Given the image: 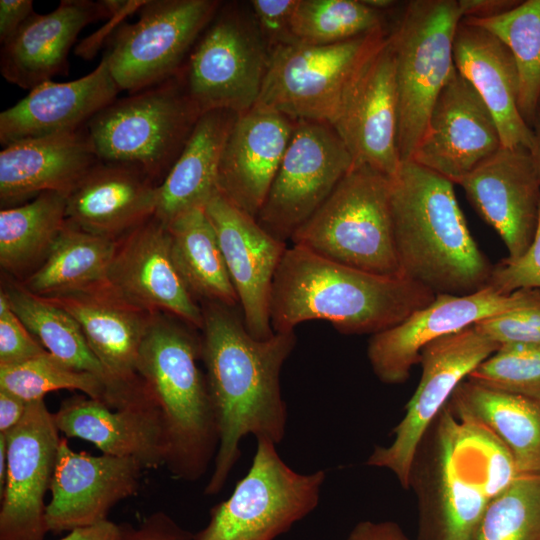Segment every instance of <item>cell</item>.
<instances>
[{
  "mask_svg": "<svg viewBox=\"0 0 540 540\" xmlns=\"http://www.w3.org/2000/svg\"><path fill=\"white\" fill-rule=\"evenodd\" d=\"M347 540H411L402 528L393 521L358 522L348 535Z\"/></svg>",
  "mask_w": 540,
  "mask_h": 540,
  "instance_id": "obj_48",
  "label": "cell"
},
{
  "mask_svg": "<svg viewBox=\"0 0 540 540\" xmlns=\"http://www.w3.org/2000/svg\"><path fill=\"white\" fill-rule=\"evenodd\" d=\"M218 0H151L120 25L104 55L120 88L134 93L177 76L210 23Z\"/></svg>",
  "mask_w": 540,
  "mask_h": 540,
  "instance_id": "obj_12",
  "label": "cell"
},
{
  "mask_svg": "<svg viewBox=\"0 0 540 540\" xmlns=\"http://www.w3.org/2000/svg\"><path fill=\"white\" fill-rule=\"evenodd\" d=\"M388 34L382 28L333 44L296 42L273 48L256 104L293 121L332 126L357 74Z\"/></svg>",
  "mask_w": 540,
  "mask_h": 540,
  "instance_id": "obj_11",
  "label": "cell"
},
{
  "mask_svg": "<svg viewBox=\"0 0 540 540\" xmlns=\"http://www.w3.org/2000/svg\"><path fill=\"white\" fill-rule=\"evenodd\" d=\"M501 147L490 110L455 70L436 99L410 161L457 184Z\"/></svg>",
  "mask_w": 540,
  "mask_h": 540,
  "instance_id": "obj_20",
  "label": "cell"
},
{
  "mask_svg": "<svg viewBox=\"0 0 540 540\" xmlns=\"http://www.w3.org/2000/svg\"><path fill=\"white\" fill-rule=\"evenodd\" d=\"M99 162L86 127L5 146L0 152L1 209L43 192L67 197Z\"/></svg>",
  "mask_w": 540,
  "mask_h": 540,
  "instance_id": "obj_27",
  "label": "cell"
},
{
  "mask_svg": "<svg viewBox=\"0 0 540 540\" xmlns=\"http://www.w3.org/2000/svg\"><path fill=\"white\" fill-rule=\"evenodd\" d=\"M7 474V441L4 434H0V496L6 483Z\"/></svg>",
  "mask_w": 540,
  "mask_h": 540,
  "instance_id": "obj_53",
  "label": "cell"
},
{
  "mask_svg": "<svg viewBox=\"0 0 540 540\" xmlns=\"http://www.w3.org/2000/svg\"><path fill=\"white\" fill-rule=\"evenodd\" d=\"M58 540H122V527L107 519L90 526L73 529Z\"/></svg>",
  "mask_w": 540,
  "mask_h": 540,
  "instance_id": "obj_51",
  "label": "cell"
},
{
  "mask_svg": "<svg viewBox=\"0 0 540 540\" xmlns=\"http://www.w3.org/2000/svg\"><path fill=\"white\" fill-rule=\"evenodd\" d=\"M0 389L31 403L44 400L50 392L68 389L106 404L105 382L89 372L75 370L47 351L22 363L0 366Z\"/></svg>",
  "mask_w": 540,
  "mask_h": 540,
  "instance_id": "obj_39",
  "label": "cell"
},
{
  "mask_svg": "<svg viewBox=\"0 0 540 540\" xmlns=\"http://www.w3.org/2000/svg\"><path fill=\"white\" fill-rule=\"evenodd\" d=\"M466 379L492 390L540 402V344L500 346Z\"/></svg>",
  "mask_w": 540,
  "mask_h": 540,
  "instance_id": "obj_41",
  "label": "cell"
},
{
  "mask_svg": "<svg viewBox=\"0 0 540 540\" xmlns=\"http://www.w3.org/2000/svg\"><path fill=\"white\" fill-rule=\"evenodd\" d=\"M65 438L93 443L103 454L132 458L144 469L165 465L166 442L157 406L113 409L104 402L76 394L53 413Z\"/></svg>",
  "mask_w": 540,
  "mask_h": 540,
  "instance_id": "obj_29",
  "label": "cell"
},
{
  "mask_svg": "<svg viewBox=\"0 0 540 540\" xmlns=\"http://www.w3.org/2000/svg\"><path fill=\"white\" fill-rule=\"evenodd\" d=\"M121 527L122 540H193L194 535L163 511L153 512L137 526Z\"/></svg>",
  "mask_w": 540,
  "mask_h": 540,
  "instance_id": "obj_46",
  "label": "cell"
},
{
  "mask_svg": "<svg viewBox=\"0 0 540 540\" xmlns=\"http://www.w3.org/2000/svg\"><path fill=\"white\" fill-rule=\"evenodd\" d=\"M270 53L251 9L221 3L178 75L201 114H238L257 103Z\"/></svg>",
  "mask_w": 540,
  "mask_h": 540,
  "instance_id": "obj_10",
  "label": "cell"
},
{
  "mask_svg": "<svg viewBox=\"0 0 540 540\" xmlns=\"http://www.w3.org/2000/svg\"><path fill=\"white\" fill-rule=\"evenodd\" d=\"M447 409L459 421L479 426L510 453L519 474L540 473V402L492 390L467 379Z\"/></svg>",
  "mask_w": 540,
  "mask_h": 540,
  "instance_id": "obj_31",
  "label": "cell"
},
{
  "mask_svg": "<svg viewBox=\"0 0 540 540\" xmlns=\"http://www.w3.org/2000/svg\"><path fill=\"white\" fill-rule=\"evenodd\" d=\"M532 129L534 132V145L531 154L540 179V111L536 115Z\"/></svg>",
  "mask_w": 540,
  "mask_h": 540,
  "instance_id": "obj_52",
  "label": "cell"
},
{
  "mask_svg": "<svg viewBox=\"0 0 540 540\" xmlns=\"http://www.w3.org/2000/svg\"><path fill=\"white\" fill-rule=\"evenodd\" d=\"M44 400L28 404L19 424L4 434L7 474L0 508V540H44L45 496L50 491L61 437Z\"/></svg>",
  "mask_w": 540,
  "mask_h": 540,
  "instance_id": "obj_17",
  "label": "cell"
},
{
  "mask_svg": "<svg viewBox=\"0 0 540 540\" xmlns=\"http://www.w3.org/2000/svg\"><path fill=\"white\" fill-rule=\"evenodd\" d=\"M247 474L230 497L210 509L193 540H275L319 504L326 473H299L280 457L276 444L256 439Z\"/></svg>",
  "mask_w": 540,
  "mask_h": 540,
  "instance_id": "obj_9",
  "label": "cell"
},
{
  "mask_svg": "<svg viewBox=\"0 0 540 540\" xmlns=\"http://www.w3.org/2000/svg\"><path fill=\"white\" fill-rule=\"evenodd\" d=\"M297 1H250L253 16L270 50L280 45L296 43L291 33V21Z\"/></svg>",
  "mask_w": 540,
  "mask_h": 540,
  "instance_id": "obj_45",
  "label": "cell"
},
{
  "mask_svg": "<svg viewBox=\"0 0 540 540\" xmlns=\"http://www.w3.org/2000/svg\"><path fill=\"white\" fill-rule=\"evenodd\" d=\"M463 19L459 0L407 2L389 33L398 99L397 144L410 161L441 90L456 70L453 44Z\"/></svg>",
  "mask_w": 540,
  "mask_h": 540,
  "instance_id": "obj_8",
  "label": "cell"
},
{
  "mask_svg": "<svg viewBox=\"0 0 540 540\" xmlns=\"http://www.w3.org/2000/svg\"><path fill=\"white\" fill-rule=\"evenodd\" d=\"M108 282L146 311L169 314L201 330V305L175 265L166 225L156 217L117 240Z\"/></svg>",
  "mask_w": 540,
  "mask_h": 540,
  "instance_id": "obj_21",
  "label": "cell"
},
{
  "mask_svg": "<svg viewBox=\"0 0 540 540\" xmlns=\"http://www.w3.org/2000/svg\"><path fill=\"white\" fill-rule=\"evenodd\" d=\"M540 290L501 294L491 286L467 295L437 294L426 307L369 339L367 356L375 376L384 384L404 383L429 343L488 317L532 303Z\"/></svg>",
  "mask_w": 540,
  "mask_h": 540,
  "instance_id": "obj_16",
  "label": "cell"
},
{
  "mask_svg": "<svg viewBox=\"0 0 540 540\" xmlns=\"http://www.w3.org/2000/svg\"><path fill=\"white\" fill-rule=\"evenodd\" d=\"M457 72L476 90L490 110L502 147L532 150L533 129L518 107V72L507 46L488 30L462 19L453 44Z\"/></svg>",
  "mask_w": 540,
  "mask_h": 540,
  "instance_id": "obj_30",
  "label": "cell"
},
{
  "mask_svg": "<svg viewBox=\"0 0 540 540\" xmlns=\"http://www.w3.org/2000/svg\"><path fill=\"white\" fill-rule=\"evenodd\" d=\"M237 113L211 110L198 118L181 153L158 186L154 217L167 225L179 214L205 207L218 192L223 147Z\"/></svg>",
  "mask_w": 540,
  "mask_h": 540,
  "instance_id": "obj_32",
  "label": "cell"
},
{
  "mask_svg": "<svg viewBox=\"0 0 540 540\" xmlns=\"http://www.w3.org/2000/svg\"><path fill=\"white\" fill-rule=\"evenodd\" d=\"M518 476L511 455L494 436L457 420L445 407L412 463L417 540H476L488 504Z\"/></svg>",
  "mask_w": 540,
  "mask_h": 540,
  "instance_id": "obj_2",
  "label": "cell"
},
{
  "mask_svg": "<svg viewBox=\"0 0 540 540\" xmlns=\"http://www.w3.org/2000/svg\"><path fill=\"white\" fill-rule=\"evenodd\" d=\"M488 286L501 294L522 289L540 290V204L531 244L521 256L515 259L506 257L494 265Z\"/></svg>",
  "mask_w": 540,
  "mask_h": 540,
  "instance_id": "obj_43",
  "label": "cell"
},
{
  "mask_svg": "<svg viewBox=\"0 0 540 540\" xmlns=\"http://www.w3.org/2000/svg\"><path fill=\"white\" fill-rule=\"evenodd\" d=\"M499 38L511 52L519 80L518 107L532 128L540 105V0L521 1L489 18H463Z\"/></svg>",
  "mask_w": 540,
  "mask_h": 540,
  "instance_id": "obj_37",
  "label": "cell"
},
{
  "mask_svg": "<svg viewBox=\"0 0 540 540\" xmlns=\"http://www.w3.org/2000/svg\"><path fill=\"white\" fill-rule=\"evenodd\" d=\"M294 125L292 119L260 104L238 113L223 147L218 192L234 206L257 218Z\"/></svg>",
  "mask_w": 540,
  "mask_h": 540,
  "instance_id": "obj_24",
  "label": "cell"
},
{
  "mask_svg": "<svg viewBox=\"0 0 540 540\" xmlns=\"http://www.w3.org/2000/svg\"><path fill=\"white\" fill-rule=\"evenodd\" d=\"M390 193L391 178L368 166H353L290 240L293 245L358 270L403 277Z\"/></svg>",
  "mask_w": 540,
  "mask_h": 540,
  "instance_id": "obj_6",
  "label": "cell"
},
{
  "mask_svg": "<svg viewBox=\"0 0 540 540\" xmlns=\"http://www.w3.org/2000/svg\"><path fill=\"white\" fill-rule=\"evenodd\" d=\"M463 18H489L514 8L521 1L514 0H459Z\"/></svg>",
  "mask_w": 540,
  "mask_h": 540,
  "instance_id": "obj_50",
  "label": "cell"
},
{
  "mask_svg": "<svg viewBox=\"0 0 540 540\" xmlns=\"http://www.w3.org/2000/svg\"><path fill=\"white\" fill-rule=\"evenodd\" d=\"M159 184L141 170L100 161L66 199V220L118 240L155 215Z\"/></svg>",
  "mask_w": 540,
  "mask_h": 540,
  "instance_id": "obj_28",
  "label": "cell"
},
{
  "mask_svg": "<svg viewBox=\"0 0 540 540\" xmlns=\"http://www.w3.org/2000/svg\"><path fill=\"white\" fill-rule=\"evenodd\" d=\"M353 167L345 144L327 123L297 120L257 216L271 235L291 239Z\"/></svg>",
  "mask_w": 540,
  "mask_h": 540,
  "instance_id": "obj_14",
  "label": "cell"
},
{
  "mask_svg": "<svg viewBox=\"0 0 540 540\" xmlns=\"http://www.w3.org/2000/svg\"><path fill=\"white\" fill-rule=\"evenodd\" d=\"M203 313L201 360L216 415L219 446L204 493H219L241 456L247 435L276 445L285 436L287 406L280 373L296 345L294 331L253 337L236 307L200 303Z\"/></svg>",
  "mask_w": 540,
  "mask_h": 540,
  "instance_id": "obj_1",
  "label": "cell"
},
{
  "mask_svg": "<svg viewBox=\"0 0 540 540\" xmlns=\"http://www.w3.org/2000/svg\"><path fill=\"white\" fill-rule=\"evenodd\" d=\"M364 2L375 10L382 12V10L390 8L394 5V1L390 0H364Z\"/></svg>",
  "mask_w": 540,
  "mask_h": 540,
  "instance_id": "obj_54",
  "label": "cell"
},
{
  "mask_svg": "<svg viewBox=\"0 0 540 540\" xmlns=\"http://www.w3.org/2000/svg\"><path fill=\"white\" fill-rule=\"evenodd\" d=\"M200 115L177 75L116 98L85 127L100 161L135 167L160 184Z\"/></svg>",
  "mask_w": 540,
  "mask_h": 540,
  "instance_id": "obj_7",
  "label": "cell"
},
{
  "mask_svg": "<svg viewBox=\"0 0 540 540\" xmlns=\"http://www.w3.org/2000/svg\"><path fill=\"white\" fill-rule=\"evenodd\" d=\"M116 244L117 240L83 231L66 220L44 262L21 284L49 298L105 283Z\"/></svg>",
  "mask_w": 540,
  "mask_h": 540,
  "instance_id": "obj_35",
  "label": "cell"
},
{
  "mask_svg": "<svg viewBox=\"0 0 540 540\" xmlns=\"http://www.w3.org/2000/svg\"><path fill=\"white\" fill-rule=\"evenodd\" d=\"M221 248L248 332L267 339L271 325V295L276 271L288 248L257 221L219 192L204 207Z\"/></svg>",
  "mask_w": 540,
  "mask_h": 540,
  "instance_id": "obj_19",
  "label": "cell"
},
{
  "mask_svg": "<svg viewBox=\"0 0 540 540\" xmlns=\"http://www.w3.org/2000/svg\"><path fill=\"white\" fill-rule=\"evenodd\" d=\"M380 11L364 0H298L291 33L296 42L326 45L384 28Z\"/></svg>",
  "mask_w": 540,
  "mask_h": 540,
  "instance_id": "obj_38",
  "label": "cell"
},
{
  "mask_svg": "<svg viewBox=\"0 0 540 540\" xmlns=\"http://www.w3.org/2000/svg\"><path fill=\"white\" fill-rule=\"evenodd\" d=\"M46 299L66 310L81 327L104 369L109 407L156 405L138 373L139 349L153 313L128 300L108 281Z\"/></svg>",
  "mask_w": 540,
  "mask_h": 540,
  "instance_id": "obj_15",
  "label": "cell"
},
{
  "mask_svg": "<svg viewBox=\"0 0 540 540\" xmlns=\"http://www.w3.org/2000/svg\"><path fill=\"white\" fill-rule=\"evenodd\" d=\"M166 227L175 265L194 298L237 307V294L204 207L179 214Z\"/></svg>",
  "mask_w": 540,
  "mask_h": 540,
  "instance_id": "obj_33",
  "label": "cell"
},
{
  "mask_svg": "<svg viewBox=\"0 0 540 540\" xmlns=\"http://www.w3.org/2000/svg\"><path fill=\"white\" fill-rule=\"evenodd\" d=\"M120 88L103 56L89 74L69 82H44L0 113L2 147L22 140L77 131L112 103Z\"/></svg>",
  "mask_w": 540,
  "mask_h": 540,
  "instance_id": "obj_25",
  "label": "cell"
},
{
  "mask_svg": "<svg viewBox=\"0 0 540 540\" xmlns=\"http://www.w3.org/2000/svg\"><path fill=\"white\" fill-rule=\"evenodd\" d=\"M474 325L499 347L540 344V296L530 304L488 317Z\"/></svg>",
  "mask_w": 540,
  "mask_h": 540,
  "instance_id": "obj_42",
  "label": "cell"
},
{
  "mask_svg": "<svg viewBox=\"0 0 540 540\" xmlns=\"http://www.w3.org/2000/svg\"><path fill=\"white\" fill-rule=\"evenodd\" d=\"M498 349L499 345L475 325L425 346L420 355L418 386L393 429V440L387 446H376L366 464L389 470L402 488L410 489L412 463L427 430L457 386Z\"/></svg>",
  "mask_w": 540,
  "mask_h": 540,
  "instance_id": "obj_13",
  "label": "cell"
},
{
  "mask_svg": "<svg viewBox=\"0 0 540 540\" xmlns=\"http://www.w3.org/2000/svg\"><path fill=\"white\" fill-rule=\"evenodd\" d=\"M504 242L509 259L531 244L538 222L540 179L531 151L501 147L457 183Z\"/></svg>",
  "mask_w": 540,
  "mask_h": 540,
  "instance_id": "obj_23",
  "label": "cell"
},
{
  "mask_svg": "<svg viewBox=\"0 0 540 540\" xmlns=\"http://www.w3.org/2000/svg\"><path fill=\"white\" fill-rule=\"evenodd\" d=\"M194 330L174 316L153 313L138 354V373L162 418L164 466L187 482L203 477L219 446L206 376L198 366L201 338Z\"/></svg>",
  "mask_w": 540,
  "mask_h": 540,
  "instance_id": "obj_5",
  "label": "cell"
},
{
  "mask_svg": "<svg viewBox=\"0 0 540 540\" xmlns=\"http://www.w3.org/2000/svg\"><path fill=\"white\" fill-rule=\"evenodd\" d=\"M353 166H368L392 178L401 166L398 99L389 34L365 62L332 124Z\"/></svg>",
  "mask_w": 540,
  "mask_h": 540,
  "instance_id": "obj_18",
  "label": "cell"
},
{
  "mask_svg": "<svg viewBox=\"0 0 540 540\" xmlns=\"http://www.w3.org/2000/svg\"><path fill=\"white\" fill-rule=\"evenodd\" d=\"M32 0L0 1V43L9 41L34 13Z\"/></svg>",
  "mask_w": 540,
  "mask_h": 540,
  "instance_id": "obj_47",
  "label": "cell"
},
{
  "mask_svg": "<svg viewBox=\"0 0 540 540\" xmlns=\"http://www.w3.org/2000/svg\"><path fill=\"white\" fill-rule=\"evenodd\" d=\"M111 15L105 1L62 0L46 14L34 12L16 34L1 45L3 78L23 89L67 72L68 55L87 25Z\"/></svg>",
  "mask_w": 540,
  "mask_h": 540,
  "instance_id": "obj_26",
  "label": "cell"
},
{
  "mask_svg": "<svg viewBox=\"0 0 540 540\" xmlns=\"http://www.w3.org/2000/svg\"><path fill=\"white\" fill-rule=\"evenodd\" d=\"M435 296L405 277L372 274L292 245L274 277L271 325L274 332H289L300 323L324 320L343 334L374 335L401 323Z\"/></svg>",
  "mask_w": 540,
  "mask_h": 540,
  "instance_id": "obj_3",
  "label": "cell"
},
{
  "mask_svg": "<svg viewBox=\"0 0 540 540\" xmlns=\"http://www.w3.org/2000/svg\"><path fill=\"white\" fill-rule=\"evenodd\" d=\"M142 465L132 458L76 452L62 438L46 505L49 532H69L108 519L111 509L139 490Z\"/></svg>",
  "mask_w": 540,
  "mask_h": 540,
  "instance_id": "obj_22",
  "label": "cell"
},
{
  "mask_svg": "<svg viewBox=\"0 0 540 540\" xmlns=\"http://www.w3.org/2000/svg\"><path fill=\"white\" fill-rule=\"evenodd\" d=\"M476 540H540V473L520 474L490 501Z\"/></svg>",
  "mask_w": 540,
  "mask_h": 540,
  "instance_id": "obj_40",
  "label": "cell"
},
{
  "mask_svg": "<svg viewBox=\"0 0 540 540\" xmlns=\"http://www.w3.org/2000/svg\"><path fill=\"white\" fill-rule=\"evenodd\" d=\"M45 352L0 291V366L22 363Z\"/></svg>",
  "mask_w": 540,
  "mask_h": 540,
  "instance_id": "obj_44",
  "label": "cell"
},
{
  "mask_svg": "<svg viewBox=\"0 0 540 540\" xmlns=\"http://www.w3.org/2000/svg\"><path fill=\"white\" fill-rule=\"evenodd\" d=\"M28 404L16 395L0 389V434L10 432L19 424Z\"/></svg>",
  "mask_w": 540,
  "mask_h": 540,
  "instance_id": "obj_49",
  "label": "cell"
},
{
  "mask_svg": "<svg viewBox=\"0 0 540 540\" xmlns=\"http://www.w3.org/2000/svg\"><path fill=\"white\" fill-rule=\"evenodd\" d=\"M390 202L403 277L436 295L488 286L494 265L468 229L453 182L405 161L391 178Z\"/></svg>",
  "mask_w": 540,
  "mask_h": 540,
  "instance_id": "obj_4",
  "label": "cell"
},
{
  "mask_svg": "<svg viewBox=\"0 0 540 540\" xmlns=\"http://www.w3.org/2000/svg\"><path fill=\"white\" fill-rule=\"evenodd\" d=\"M3 280L1 291L40 345L65 365L97 375L106 384L104 369L78 322L63 308L27 290L18 280L9 276Z\"/></svg>",
  "mask_w": 540,
  "mask_h": 540,
  "instance_id": "obj_36",
  "label": "cell"
},
{
  "mask_svg": "<svg viewBox=\"0 0 540 540\" xmlns=\"http://www.w3.org/2000/svg\"><path fill=\"white\" fill-rule=\"evenodd\" d=\"M539 111H540V105H539Z\"/></svg>",
  "mask_w": 540,
  "mask_h": 540,
  "instance_id": "obj_55",
  "label": "cell"
},
{
  "mask_svg": "<svg viewBox=\"0 0 540 540\" xmlns=\"http://www.w3.org/2000/svg\"><path fill=\"white\" fill-rule=\"evenodd\" d=\"M66 199L43 192L26 203L0 211V265L19 282L46 259L66 225Z\"/></svg>",
  "mask_w": 540,
  "mask_h": 540,
  "instance_id": "obj_34",
  "label": "cell"
}]
</instances>
